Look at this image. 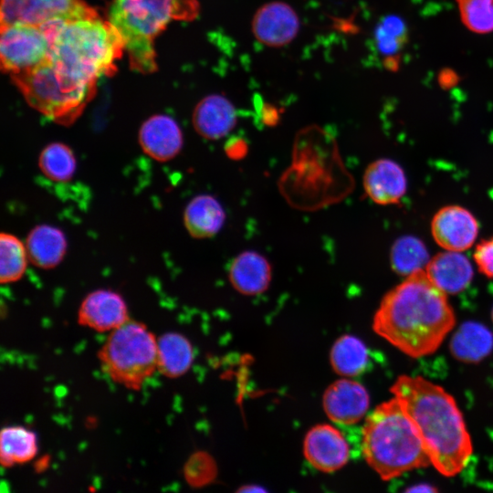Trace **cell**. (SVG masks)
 <instances>
[{
  "label": "cell",
  "instance_id": "6da1fadb",
  "mask_svg": "<svg viewBox=\"0 0 493 493\" xmlns=\"http://www.w3.org/2000/svg\"><path fill=\"white\" fill-rule=\"evenodd\" d=\"M50 38L48 54L39 64L54 88L71 103L86 107L100 78L116 70L123 43L109 21L98 16L54 20L41 26Z\"/></svg>",
  "mask_w": 493,
  "mask_h": 493
},
{
  "label": "cell",
  "instance_id": "7a4b0ae2",
  "mask_svg": "<svg viewBox=\"0 0 493 493\" xmlns=\"http://www.w3.org/2000/svg\"><path fill=\"white\" fill-rule=\"evenodd\" d=\"M455 324L447 295L422 269L385 294L372 329L404 354L420 358L434 353Z\"/></svg>",
  "mask_w": 493,
  "mask_h": 493
},
{
  "label": "cell",
  "instance_id": "3957f363",
  "mask_svg": "<svg viewBox=\"0 0 493 493\" xmlns=\"http://www.w3.org/2000/svg\"><path fill=\"white\" fill-rule=\"evenodd\" d=\"M390 391L417 427L431 465L447 477L461 472L471 457L473 446L454 397L421 376L401 375Z\"/></svg>",
  "mask_w": 493,
  "mask_h": 493
},
{
  "label": "cell",
  "instance_id": "277c9868",
  "mask_svg": "<svg viewBox=\"0 0 493 493\" xmlns=\"http://www.w3.org/2000/svg\"><path fill=\"white\" fill-rule=\"evenodd\" d=\"M362 449L367 464L383 480L431 465L417 427L395 396L367 416Z\"/></svg>",
  "mask_w": 493,
  "mask_h": 493
},
{
  "label": "cell",
  "instance_id": "5b68a950",
  "mask_svg": "<svg viewBox=\"0 0 493 493\" xmlns=\"http://www.w3.org/2000/svg\"><path fill=\"white\" fill-rule=\"evenodd\" d=\"M197 0H113L108 21L120 36L131 69L148 74L157 69L154 40L173 20L198 16Z\"/></svg>",
  "mask_w": 493,
  "mask_h": 493
},
{
  "label": "cell",
  "instance_id": "8992f818",
  "mask_svg": "<svg viewBox=\"0 0 493 493\" xmlns=\"http://www.w3.org/2000/svg\"><path fill=\"white\" fill-rule=\"evenodd\" d=\"M98 357L112 381L137 391L157 370V339L144 324L129 319L110 331Z\"/></svg>",
  "mask_w": 493,
  "mask_h": 493
},
{
  "label": "cell",
  "instance_id": "52a82bcc",
  "mask_svg": "<svg viewBox=\"0 0 493 493\" xmlns=\"http://www.w3.org/2000/svg\"><path fill=\"white\" fill-rule=\"evenodd\" d=\"M49 47V36L41 26H1V68L10 75L23 72L44 61Z\"/></svg>",
  "mask_w": 493,
  "mask_h": 493
},
{
  "label": "cell",
  "instance_id": "ba28073f",
  "mask_svg": "<svg viewBox=\"0 0 493 493\" xmlns=\"http://www.w3.org/2000/svg\"><path fill=\"white\" fill-rule=\"evenodd\" d=\"M98 16L82 0H1V26H42L54 20H76Z\"/></svg>",
  "mask_w": 493,
  "mask_h": 493
},
{
  "label": "cell",
  "instance_id": "9c48e42d",
  "mask_svg": "<svg viewBox=\"0 0 493 493\" xmlns=\"http://www.w3.org/2000/svg\"><path fill=\"white\" fill-rule=\"evenodd\" d=\"M300 22L297 12L288 4L272 1L261 5L251 21L255 38L269 47L289 44L298 35Z\"/></svg>",
  "mask_w": 493,
  "mask_h": 493
},
{
  "label": "cell",
  "instance_id": "30bf717a",
  "mask_svg": "<svg viewBox=\"0 0 493 493\" xmlns=\"http://www.w3.org/2000/svg\"><path fill=\"white\" fill-rule=\"evenodd\" d=\"M432 236L441 247L461 252L471 247L478 234L475 216L459 205L439 209L431 221Z\"/></svg>",
  "mask_w": 493,
  "mask_h": 493
},
{
  "label": "cell",
  "instance_id": "8fae6325",
  "mask_svg": "<svg viewBox=\"0 0 493 493\" xmlns=\"http://www.w3.org/2000/svg\"><path fill=\"white\" fill-rule=\"evenodd\" d=\"M308 462L322 472L341 468L350 458V446L342 434L332 425L323 424L312 427L303 445Z\"/></svg>",
  "mask_w": 493,
  "mask_h": 493
},
{
  "label": "cell",
  "instance_id": "7c38bea8",
  "mask_svg": "<svg viewBox=\"0 0 493 493\" xmlns=\"http://www.w3.org/2000/svg\"><path fill=\"white\" fill-rule=\"evenodd\" d=\"M322 404L330 420L341 425H352L367 413L370 398L365 387L360 383L341 379L327 388Z\"/></svg>",
  "mask_w": 493,
  "mask_h": 493
},
{
  "label": "cell",
  "instance_id": "4fadbf2b",
  "mask_svg": "<svg viewBox=\"0 0 493 493\" xmlns=\"http://www.w3.org/2000/svg\"><path fill=\"white\" fill-rule=\"evenodd\" d=\"M129 320L122 297L110 289H96L82 300L78 321L100 332L111 331Z\"/></svg>",
  "mask_w": 493,
  "mask_h": 493
},
{
  "label": "cell",
  "instance_id": "5bb4252c",
  "mask_svg": "<svg viewBox=\"0 0 493 493\" xmlns=\"http://www.w3.org/2000/svg\"><path fill=\"white\" fill-rule=\"evenodd\" d=\"M183 133L178 123L165 114L147 119L139 131V144L149 157L158 162L174 158L183 147Z\"/></svg>",
  "mask_w": 493,
  "mask_h": 493
},
{
  "label": "cell",
  "instance_id": "9a60e30c",
  "mask_svg": "<svg viewBox=\"0 0 493 493\" xmlns=\"http://www.w3.org/2000/svg\"><path fill=\"white\" fill-rule=\"evenodd\" d=\"M406 177L395 162L382 158L368 165L363 175V188L374 203L387 205L401 201L406 192Z\"/></svg>",
  "mask_w": 493,
  "mask_h": 493
},
{
  "label": "cell",
  "instance_id": "2e32d148",
  "mask_svg": "<svg viewBox=\"0 0 493 493\" xmlns=\"http://www.w3.org/2000/svg\"><path fill=\"white\" fill-rule=\"evenodd\" d=\"M237 115L233 103L221 94H211L195 106L192 121L196 132L207 140H218L236 126Z\"/></svg>",
  "mask_w": 493,
  "mask_h": 493
},
{
  "label": "cell",
  "instance_id": "e0dca14e",
  "mask_svg": "<svg viewBox=\"0 0 493 493\" xmlns=\"http://www.w3.org/2000/svg\"><path fill=\"white\" fill-rule=\"evenodd\" d=\"M425 271L429 279L446 295L463 291L473 278L471 263L456 251L446 250L436 254L429 260Z\"/></svg>",
  "mask_w": 493,
  "mask_h": 493
},
{
  "label": "cell",
  "instance_id": "ac0fdd59",
  "mask_svg": "<svg viewBox=\"0 0 493 493\" xmlns=\"http://www.w3.org/2000/svg\"><path fill=\"white\" fill-rule=\"evenodd\" d=\"M230 283L244 295L264 292L271 280V266L268 260L256 251L238 254L228 267Z\"/></svg>",
  "mask_w": 493,
  "mask_h": 493
},
{
  "label": "cell",
  "instance_id": "d6986e66",
  "mask_svg": "<svg viewBox=\"0 0 493 493\" xmlns=\"http://www.w3.org/2000/svg\"><path fill=\"white\" fill-rule=\"evenodd\" d=\"M26 247L29 261L41 268L57 267L67 251V239L58 227L41 224L35 226L27 235Z\"/></svg>",
  "mask_w": 493,
  "mask_h": 493
},
{
  "label": "cell",
  "instance_id": "ffe728a7",
  "mask_svg": "<svg viewBox=\"0 0 493 493\" xmlns=\"http://www.w3.org/2000/svg\"><path fill=\"white\" fill-rule=\"evenodd\" d=\"M226 221V212L220 202L210 194L194 197L184 211V225L194 238H208L216 235Z\"/></svg>",
  "mask_w": 493,
  "mask_h": 493
},
{
  "label": "cell",
  "instance_id": "44dd1931",
  "mask_svg": "<svg viewBox=\"0 0 493 493\" xmlns=\"http://www.w3.org/2000/svg\"><path fill=\"white\" fill-rule=\"evenodd\" d=\"M493 350V333L485 325L467 321L453 334L450 351L458 361L474 363L482 361Z\"/></svg>",
  "mask_w": 493,
  "mask_h": 493
},
{
  "label": "cell",
  "instance_id": "7402d4cb",
  "mask_svg": "<svg viewBox=\"0 0 493 493\" xmlns=\"http://www.w3.org/2000/svg\"><path fill=\"white\" fill-rule=\"evenodd\" d=\"M193 362L189 341L177 332H168L157 339V370L164 376L176 378L184 374Z\"/></svg>",
  "mask_w": 493,
  "mask_h": 493
},
{
  "label": "cell",
  "instance_id": "603a6c76",
  "mask_svg": "<svg viewBox=\"0 0 493 493\" xmlns=\"http://www.w3.org/2000/svg\"><path fill=\"white\" fill-rule=\"evenodd\" d=\"M37 452V436L23 426L4 427L0 433V462L9 467L28 462Z\"/></svg>",
  "mask_w": 493,
  "mask_h": 493
},
{
  "label": "cell",
  "instance_id": "cb8c5ba5",
  "mask_svg": "<svg viewBox=\"0 0 493 493\" xmlns=\"http://www.w3.org/2000/svg\"><path fill=\"white\" fill-rule=\"evenodd\" d=\"M330 364L343 376L352 377L362 373L368 362V350L357 337L344 335L339 338L330 351Z\"/></svg>",
  "mask_w": 493,
  "mask_h": 493
},
{
  "label": "cell",
  "instance_id": "d4e9b609",
  "mask_svg": "<svg viewBox=\"0 0 493 493\" xmlns=\"http://www.w3.org/2000/svg\"><path fill=\"white\" fill-rule=\"evenodd\" d=\"M38 167L48 179L66 183L72 179L77 168V161L72 150L65 143L47 144L38 157Z\"/></svg>",
  "mask_w": 493,
  "mask_h": 493
},
{
  "label": "cell",
  "instance_id": "484cf974",
  "mask_svg": "<svg viewBox=\"0 0 493 493\" xmlns=\"http://www.w3.org/2000/svg\"><path fill=\"white\" fill-rule=\"evenodd\" d=\"M429 256L424 243L414 236L398 238L390 253L391 266L395 273L409 276L425 268Z\"/></svg>",
  "mask_w": 493,
  "mask_h": 493
},
{
  "label": "cell",
  "instance_id": "4316f807",
  "mask_svg": "<svg viewBox=\"0 0 493 493\" xmlns=\"http://www.w3.org/2000/svg\"><path fill=\"white\" fill-rule=\"evenodd\" d=\"M26 245L16 236L3 232L0 236V281L2 284L19 280L27 265Z\"/></svg>",
  "mask_w": 493,
  "mask_h": 493
},
{
  "label": "cell",
  "instance_id": "83f0119b",
  "mask_svg": "<svg viewBox=\"0 0 493 493\" xmlns=\"http://www.w3.org/2000/svg\"><path fill=\"white\" fill-rule=\"evenodd\" d=\"M462 24L476 34L493 32V0H456Z\"/></svg>",
  "mask_w": 493,
  "mask_h": 493
},
{
  "label": "cell",
  "instance_id": "f1b7e54d",
  "mask_svg": "<svg viewBox=\"0 0 493 493\" xmlns=\"http://www.w3.org/2000/svg\"><path fill=\"white\" fill-rule=\"evenodd\" d=\"M374 39L377 49L385 58L397 56L408 39L406 26L400 17L387 16L376 27Z\"/></svg>",
  "mask_w": 493,
  "mask_h": 493
},
{
  "label": "cell",
  "instance_id": "f546056e",
  "mask_svg": "<svg viewBox=\"0 0 493 493\" xmlns=\"http://www.w3.org/2000/svg\"><path fill=\"white\" fill-rule=\"evenodd\" d=\"M214 474V463L211 457L204 453L192 456L184 467L185 478L192 486L206 484Z\"/></svg>",
  "mask_w": 493,
  "mask_h": 493
},
{
  "label": "cell",
  "instance_id": "4dcf8cb0",
  "mask_svg": "<svg viewBox=\"0 0 493 493\" xmlns=\"http://www.w3.org/2000/svg\"><path fill=\"white\" fill-rule=\"evenodd\" d=\"M474 259L478 270L489 278H493V237L482 240L477 245Z\"/></svg>",
  "mask_w": 493,
  "mask_h": 493
},
{
  "label": "cell",
  "instance_id": "1f68e13d",
  "mask_svg": "<svg viewBox=\"0 0 493 493\" xmlns=\"http://www.w3.org/2000/svg\"><path fill=\"white\" fill-rule=\"evenodd\" d=\"M226 154L235 160L244 157L247 152V145L241 138H232L226 144Z\"/></svg>",
  "mask_w": 493,
  "mask_h": 493
},
{
  "label": "cell",
  "instance_id": "d6a6232c",
  "mask_svg": "<svg viewBox=\"0 0 493 493\" xmlns=\"http://www.w3.org/2000/svg\"><path fill=\"white\" fill-rule=\"evenodd\" d=\"M458 75L450 68H445L438 74V83L443 89H451L458 83Z\"/></svg>",
  "mask_w": 493,
  "mask_h": 493
},
{
  "label": "cell",
  "instance_id": "836d02e7",
  "mask_svg": "<svg viewBox=\"0 0 493 493\" xmlns=\"http://www.w3.org/2000/svg\"><path fill=\"white\" fill-rule=\"evenodd\" d=\"M262 121L268 125H276L279 120V113L278 109L270 104L265 103L262 105L261 109Z\"/></svg>",
  "mask_w": 493,
  "mask_h": 493
},
{
  "label": "cell",
  "instance_id": "e575fe53",
  "mask_svg": "<svg viewBox=\"0 0 493 493\" xmlns=\"http://www.w3.org/2000/svg\"><path fill=\"white\" fill-rule=\"evenodd\" d=\"M406 491L408 492H434V491H436V488L427 484H419L410 488H407Z\"/></svg>",
  "mask_w": 493,
  "mask_h": 493
},
{
  "label": "cell",
  "instance_id": "d590c367",
  "mask_svg": "<svg viewBox=\"0 0 493 493\" xmlns=\"http://www.w3.org/2000/svg\"><path fill=\"white\" fill-rule=\"evenodd\" d=\"M491 319H492V321H493V309H492V311H491Z\"/></svg>",
  "mask_w": 493,
  "mask_h": 493
}]
</instances>
